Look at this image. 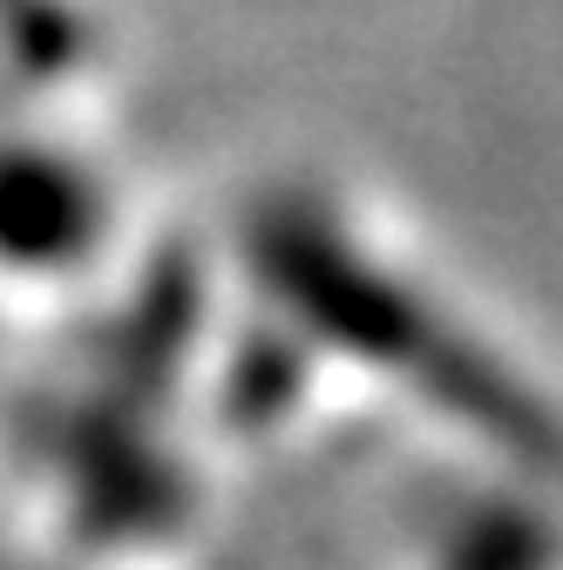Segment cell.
I'll list each match as a JSON object with an SVG mask.
<instances>
[{
  "label": "cell",
  "mask_w": 563,
  "mask_h": 570,
  "mask_svg": "<svg viewBox=\"0 0 563 570\" xmlns=\"http://www.w3.org/2000/svg\"><path fill=\"white\" fill-rule=\"evenodd\" d=\"M89 238V190L61 164H0V252L21 265H55Z\"/></svg>",
  "instance_id": "obj_1"
}]
</instances>
